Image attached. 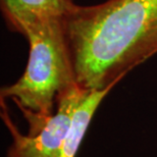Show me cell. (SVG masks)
<instances>
[{
	"label": "cell",
	"mask_w": 157,
	"mask_h": 157,
	"mask_svg": "<svg viewBox=\"0 0 157 157\" xmlns=\"http://www.w3.org/2000/svg\"><path fill=\"white\" fill-rule=\"evenodd\" d=\"M90 90L78 84L64 91L58 97L56 109L47 118L40 131L33 134L20 133L9 117L4 99L0 98L1 117L12 139L7 157H59L70 128L75 110Z\"/></svg>",
	"instance_id": "cell-3"
},
{
	"label": "cell",
	"mask_w": 157,
	"mask_h": 157,
	"mask_svg": "<svg viewBox=\"0 0 157 157\" xmlns=\"http://www.w3.org/2000/svg\"><path fill=\"white\" fill-rule=\"evenodd\" d=\"M77 5L74 0H0L6 26L21 35L28 27L40 21H65Z\"/></svg>",
	"instance_id": "cell-4"
},
{
	"label": "cell",
	"mask_w": 157,
	"mask_h": 157,
	"mask_svg": "<svg viewBox=\"0 0 157 157\" xmlns=\"http://www.w3.org/2000/svg\"><path fill=\"white\" fill-rule=\"evenodd\" d=\"M23 36L29 44L26 68L15 83L2 88L0 98L13 100L33 134L54 113L58 97L77 80L63 20L34 24Z\"/></svg>",
	"instance_id": "cell-2"
},
{
	"label": "cell",
	"mask_w": 157,
	"mask_h": 157,
	"mask_svg": "<svg viewBox=\"0 0 157 157\" xmlns=\"http://www.w3.org/2000/svg\"><path fill=\"white\" fill-rule=\"evenodd\" d=\"M113 87L110 86L101 90H91L87 93L75 110L59 157L76 156L96 110Z\"/></svg>",
	"instance_id": "cell-5"
},
{
	"label": "cell",
	"mask_w": 157,
	"mask_h": 157,
	"mask_svg": "<svg viewBox=\"0 0 157 157\" xmlns=\"http://www.w3.org/2000/svg\"><path fill=\"white\" fill-rule=\"evenodd\" d=\"M77 84L115 86L157 53V0H107L77 5L64 21Z\"/></svg>",
	"instance_id": "cell-1"
}]
</instances>
